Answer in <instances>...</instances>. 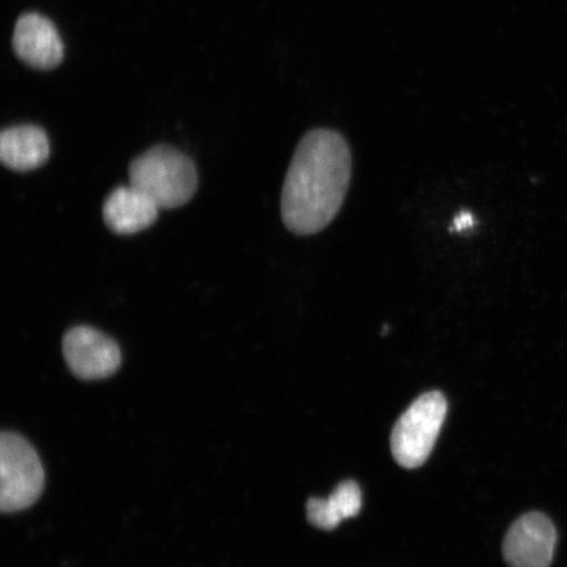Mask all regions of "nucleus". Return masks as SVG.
I'll list each match as a JSON object with an SVG mask.
<instances>
[{
  "mask_svg": "<svg viewBox=\"0 0 567 567\" xmlns=\"http://www.w3.org/2000/svg\"><path fill=\"white\" fill-rule=\"evenodd\" d=\"M352 154L337 131L305 134L290 162L281 194V217L297 236H313L338 216L349 193Z\"/></svg>",
  "mask_w": 567,
  "mask_h": 567,
  "instance_id": "nucleus-1",
  "label": "nucleus"
},
{
  "mask_svg": "<svg viewBox=\"0 0 567 567\" xmlns=\"http://www.w3.org/2000/svg\"><path fill=\"white\" fill-rule=\"evenodd\" d=\"M131 186L152 197L159 208L188 203L197 189V172L186 154L172 146H154L130 166Z\"/></svg>",
  "mask_w": 567,
  "mask_h": 567,
  "instance_id": "nucleus-2",
  "label": "nucleus"
},
{
  "mask_svg": "<svg viewBox=\"0 0 567 567\" xmlns=\"http://www.w3.org/2000/svg\"><path fill=\"white\" fill-rule=\"evenodd\" d=\"M446 410L449 403L441 392L425 393L414 401L395 423L390 437L396 464L415 470L427 461L441 434Z\"/></svg>",
  "mask_w": 567,
  "mask_h": 567,
  "instance_id": "nucleus-3",
  "label": "nucleus"
},
{
  "mask_svg": "<svg viewBox=\"0 0 567 567\" xmlns=\"http://www.w3.org/2000/svg\"><path fill=\"white\" fill-rule=\"evenodd\" d=\"M45 473L38 452L16 432L0 437V508L17 513L31 507L44 488Z\"/></svg>",
  "mask_w": 567,
  "mask_h": 567,
  "instance_id": "nucleus-4",
  "label": "nucleus"
},
{
  "mask_svg": "<svg viewBox=\"0 0 567 567\" xmlns=\"http://www.w3.org/2000/svg\"><path fill=\"white\" fill-rule=\"evenodd\" d=\"M62 351L70 371L82 380L110 378L122 364V352L115 340L89 326L69 330L63 337Z\"/></svg>",
  "mask_w": 567,
  "mask_h": 567,
  "instance_id": "nucleus-5",
  "label": "nucleus"
},
{
  "mask_svg": "<svg viewBox=\"0 0 567 567\" xmlns=\"http://www.w3.org/2000/svg\"><path fill=\"white\" fill-rule=\"evenodd\" d=\"M557 530L547 515L529 513L508 529L503 556L512 567H549L555 557Z\"/></svg>",
  "mask_w": 567,
  "mask_h": 567,
  "instance_id": "nucleus-6",
  "label": "nucleus"
},
{
  "mask_svg": "<svg viewBox=\"0 0 567 567\" xmlns=\"http://www.w3.org/2000/svg\"><path fill=\"white\" fill-rule=\"evenodd\" d=\"M13 51L19 59L38 70H52L63 59V44L51 20L39 13L20 17L13 32Z\"/></svg>",
  "mask_w": 567,
  "mask_h": 567,
  "instance_id": "nucleus-7",
  "label": "nucleus"
},
{
  "mask_svg": "<svg viewBox=\"0 0 567 567\" xmlns=\"http://www.w3.org/2000/svg\"><path fill=\"white\" fill-rule=\"evenodd\" d=\"M159 209L157 203L141 189L133 186L118 187L105 198L103 218L113 233L130 236L152 226Z\"/></svg>",
  "mask_w": 567,
  "mask_h": 567,
  "instance_id": "nucleus-8",
  "label": "nucleus"
},
{
  "mask_svg": "<svg viewBox=\"0 0 567 567\" xmlns=\"http://www.w3.org/2000/svg\"><path fill=\"white\" fill-rule=\"evenodd\" d=\"M51 145L47 133L35 125H18L0 134V159L16 172H30L48 161Z\"/></svg>",
  "mask_w": 567,
  "mask_h": 567,
  "instance_id": "nucleus-9",
  "label": "nucleus"
},
{
  "mask_svg": "<svg viewBox=\"0 0 567 567\" xmlns=\"http://www.w3.org/2000/svg\"><path fill=\"white\" fill-rule=\"evenodd\" d=\"M363 498L357 482L344 481L329 498H311L307 505L308 520L315 527L331 530L360 513Z\"/></svg>",
  "mask_w": 567,
  "mask_h": 567,
  "instance_id": "nucleus-10",
  "label": "nucleus"
},
{
  "mask_svg": "<svg viewBox=\"0 0 567 567\" xmlns=\"http://www.w3.org/2000/svg\"><path fill=\"white\" fill-rule=\"evenodd\" d=\"M474 225V216L470 212L460 213V215L453 221V231H464L471 229Z\"/></svg>",
  "mask_w": 567,
  "mask_h": 567,
  "instance_id": "nucleus-11",
  "label": "nucleus"
}]
</instances>
